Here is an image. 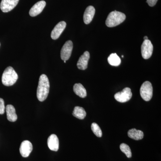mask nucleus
Here are the masks:
<instances>
[{"instance_id":"1","label":"nucleus","mask_w":161,"mask_h":161,"mask_svg":"<svg viewBox=\"0 0 161 161\" xmlns=\"http://www.w3.org/2000/svg\"><path fill=\"white\" fill-rule=\"evenodd\" d=\"M50 83L47 76L42 75L39 79V84L37 90V97L40 102L44 101L47 98L49 93Z\"/></svg>"},{"instance_id":"2","label":"nucleus","mask_w":161,"mask_h":161,"mask_svg":"<svg viewBox=\"0 0 161 161\" xmlns=\"http://www.w3.org/2000/svg\"><path fill=\"white\" fill-rule=\"evenodd\" d=\"M126 15L123 13L115 10L110 13L106 20V25L109 27L118 26L125 20Z\"/></svg>"},{"instance_id":"3","label":"nucleus","mask_w":161,"mask_h":161,"mask_svg":"<svg viewBox=\"0 0 161 161\" xmlns=\"http://www.w3.org/2000/svg\"><path fill=\"white\" fill-rule=\"evenodd\" d=\"M18 79V75L16 72L12 67L9 66L3 72L2 82L6 86H11L15 83Z\"/></svg>"},{"instance_id":"4","label":"nucleus","mask_w":161,"mask_h":161,"mask_svg":"<svg viewBox=\"0 0 161 161\" xmlns=\"http://www.w3.org/2000/svg\"><path fill=\"white\" fill-rule=\"evenodd\" d=\"M140 95L142 98L146 101H149L152 98L153 87L150 81H145L140 89Z\"/></svg>"},{"instance_id":"5","label":"nucleus","mask_w":161,"mask_h":161,"mask_svg":"<svg viewBox=\"0 0 161 161\" xmlns=\"http://www.w3.org/2000/svg\"><path fill=\"white\" fill-rule=\"evenodd\" d=\"M132 97V92L129 87L125 88L121 92H117L114 96L115 100L122 103L129 101Z\"/></svg>"},{"instance_id":"6","label":"nucleus","mask_w":161,"mask_h":161,"mask_svg":"<svg viewBox=\"0 0 161 161\" xmlns=\"http://www.w3.org/2000/svg\"><path fill=\"white\" fill-rule=\"evenodd\" d=\"M153 45L150 40H144L141 46V53L142 58L145 59H149L152 56Z\"/></svg>"},{"instance_id":"7","label":"nucleus","mask_w":161,"mask_h":161,"mask_svg":"<svg viewBox=\"0 0 161 161\" xmlns=\"http://www.w3.org/2000/svg\"><path fill=\"white\" fill-rule=\"evenodd\" d=\"M73 48V42L71 40L66 41L63 45L60 52V57L63 60H67L71 55Z\"/></svg>"},{"instance_id":"8","label":"nucleus","mask_w":161,"mask_h":161,"mask_svg":"<svg viewBox=\"0 0 161 161\" xmlns=\"http://www.w3.org/2000/svg\"><path fill=\"white\" fill-rule=\"evenodd\" d=\"M19 0H2L0 4V8L2 11L7 13L14 9Z\"/></svg>"},{"instance_id":"9","label":"nucleus","mask_w":161,"mask_h":161,"mask_svg":"<svg viewBox=\"0 0 161 161\" xmlns=\"http://www.w3.org/2000/svg\"><path fill=\"white\" fill-rule=\"evenodd\" d=\"M66 26V23L64 21L59 22L52 31L51 36L54 40H57L60 36Z\"/></svg>"},{"instance_id":"10","label":"nucleus","mask_w":161,"mask_h":161,"mask_svg":"<svg viewBox=\"0 0 161 161\" xmlns=\"http://www.w3.org/2000/svg\"><path fill=\"white\" fill-rule=\"evenodd\" d=\"M32 150V145L30 141L26 140L22 142L19 150L20 153L23 157H28Z\"/></svg>"},{"instance_id":"11","label":"nucleus","mask_w":161,"mask_h":161,"mask_svg":"<svg viewBox=\"0 0 161 161\" xmlns=\"http://www.w3.org/2000/svg\"><path fill=\"white\" fill-rule=\"evenodd\" d=\"M46 5V2L44 1H40L36 3L30 10V15L31 17H35L40 14L44 9Z\"/></svg>"},{"instance_id":"12","label":"nucleus","mask_w":161,"mask_h":161,"mask_svg":"<svg viewBox=\"0 0 161 161\" xmlns=\"http://www.w3.org/2000/svg\"><path fill=\"white\" fill-rule=\"evenodd\" d=\"M90 58V53L88 51L84 52L83 54L80 56L77 63V67L79 69H86Z\"/></svg>"},{"instance_id":"13","label":"nucleus","mask_w":161,"mask_h":161,"mask_svg":"<svg viewBox=\"0 0 161 161\" xmlns=\"http://www.w3.org/2000/svg\"><path fill=\"white\" fill-rule=\"evenodd\" d=\"M47 146L50 150L52 151H57L59 150V139L57 135L52 134L47 139Z\"/></svg>"},{"instance_id":"14","label":"nucleus","mask_w":161,"mask_h":161,"mask_svg":"<svg viewBox=\"0 0 161 161\" xmlns=\"http://www.w3.org/2000/svg\"><path fill=\"white\" fill-rule=\"evenodd\" d=\"M95 13V9L93 6L87 7L83 15L84 22L86 24H89L93 20Z\"/></svg>"},{"instance_id":"15","label":"nucleus","mask_w":161,"mask_h":161,"mask_svg":"<svg viewBox=\"0 0 161 161\" xmlns=\"http://www.w3.org/2000/svg\"><path fill=\"white\" fill-rule=\"evenodd\" d=\"M7 119L10 122H15L17 119L18 117L16 114L15 109L12 105H7L6 108Z\"/></svg>"},{"instance_id":"16","label":"nucleus","mask_w":161,"mask_h":161,"mask_svg":"<svg viewBox=\"0 0 161 161\" xmlns=\"http://www.w3.org/2000/svg\"><path fill=\"white\" fill-rule=\"evenodd\" d=\"M74 92L76 95L80 98H85L87 95L86 91L81 84L76 83L73 88Z\"/></svg>"},{"instance_id":"17","label":"nucleus","mask_w":161,"mask_h":161,"mask_svg":"<svg viewBox=\"0 0 161 161\" xmlns=\"http://www.w3.org/2000/svg\"><path fill=\"white\" fill-rule=\"evenodd\" d=\"M128 136L135 140H142L144 137V133L141 130H137L135 129H131L128 131Z\"/></svg>"},{"instance_id":"18","label":"nucleus","mask_w":161,"mask_h":161,"mask_svg":"<svg viewBox=\"0 0 161 161\" xmlns=\"http://www.w3.org/2000/svg\"><path fill=\"white\" fill-rule=\"evenodd\" d=\"M73 115L78 119H83L86 116V113L83 108L77 106L75 107Z\"/></svg>"},{"instance_id":"19","label":"nucleus","mask_w":161,"mask_h":161,"mask_svg":"<svg viewBox=\"0 0 161 161\" xmlns=\"http://www.w3.org/2000/svg\"><path fill=\"white\" fill-rule=\"evenodd\" d=\"M108 62L110 65L118 66L121 63V59L116 53H112L108 58Z\"/></svg>"},{"instance_id":"20","label":"nucleus","mask_w":161,"mask_h":161,"mask_svg":"<svg viewBox=\"0 0 161 161\" xmlns=\"http://www.w3.org/2000/svg\"><path fill=\"white\" fill-rule=\"evenodd\" d=\"M120 149L122 152H123L128 158L132 157V152L130 147L125 143H122L120 145Z\"/></svg>"},{"instance_id":"21","label":"nucleus","mask_w":161,"mask_h":161,"mask_svg":"<svg viewBox=\"0 0 161 161\" xmlns=\"http://www.w3.org/2000/svg\"><path fill=\"white\" fill-rule=\"evenodd\" d=\"M92 131L97 137H101L102 136L103 133L100 127L96 123H93L91 125Z\"/></svg>"},{"instance_id":"22","label":"nucleus","mask_w":161,"mask_h":161,"mask_svg":"<svg viewBox=\"0 0 161 161\" xmlns=\"http://www.w3.org/2000/svg\"><path fill=\"white\" fill-rule=\"evenodd\" d=\"M6 107L5 106V103L3 98H0V114L3 115L5 113Z\"/></svg>"},{"instance_id":"23","label":"nucleus","mask_w":161,"mask_h":161,"mask_svg":"<svg viewBox=\"0 0 161 161\" xmlns=\"http://www.w3.org/2000/svg\"><path fill=\"white\" fill-rule=\"evenodd\" d=\"M158 0H147V3H148L149 6L153 7V6H155L157 3Z\"/></svg>"},{"instance_id":"24","label":"nucleus","mask_w":161,"mask_h":161,"mask_svg":"<svg viewBox=\"0 0 161 161\" xmlns=\"http://www.w3.org/2000/svg\"><path fill=\"white\" fill-rule=\"evenodd\" d=\"M144 40H149V39H148V37L147 36H146L144 37Z\"/></svg>"},{"instance_id":"25","label":"nucleus","mask_w":161,"mask_h":161,"mask_svg":"<svg viewBox=\"0 0 161 161\" xmlns=\"http://www.w3.org/2000/svg\"><path fill=\"white\" fill-rule=\"evenodd\" d=\"M64 63H66V61H65V60H64Z\"/></svg>"}]
</instances>
